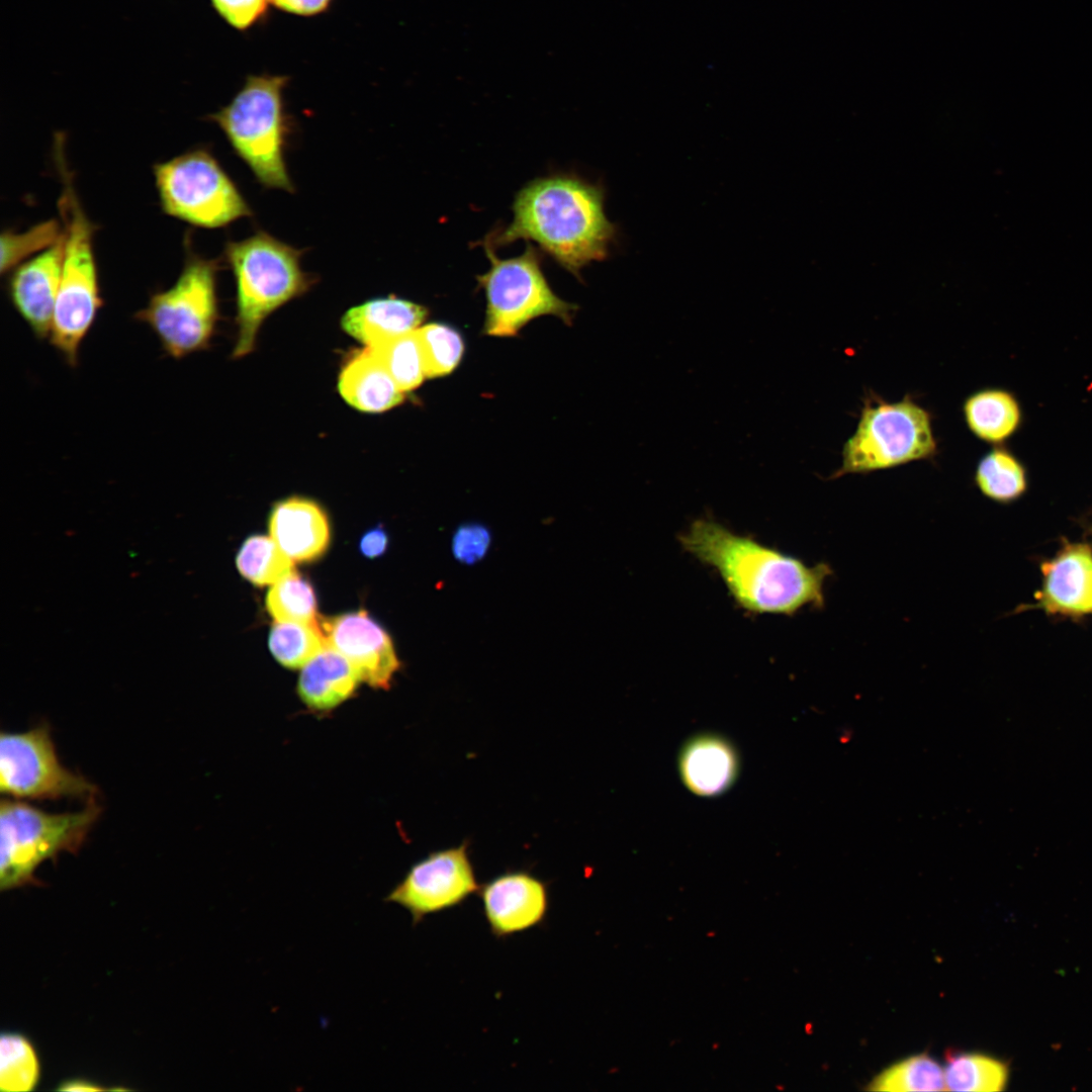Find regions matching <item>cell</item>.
<instances>
[{"label": "cell", "mask_w": 1092, "mask_h": 1092, "mask_svg": "<svg viewBox=\"0 0 1092 1092\" xmlns=\"http://www.w3.org/2000/svg\"><path fill=\"white\" fill-rule=\"evenodd\" d=\"M239 572L252 583L272 585L294 572V562L270 536L252 535L236 555Z\"/></svg>", "instance_id": "cell-25"}, {"label": "cell", "mask_w": 1092, "mask_h": 1092, "mask_svg": "<svg viewBox=\"0 0 1092 1092\" xmlns=\"http://www.w3.org/2000/svg\"><path fill=\"white\" fill-rule=\"evenodd\" d=\"M320 627L328 645L348 659L361 681L375 689L390 687L400 661L390 636L365 610L322 618Z\"/></svg>", "instance_id": "cell-13"}, {"label": "cell", "mask_w": 1092, "mask_h": 1092, "mask_svg": "<svg viewBox=\"0 0 1092 1092\" xmlns=\"http://www.w3.org/2000/svg\"><path fill=\"white\" fill-rule=\"evenodd\" d=\"M943 1070L946 1090L962 1092L1001 1091L1008 1074L1002 1062L976 1053H946Z\"/></svg>", "instance_id": "cell-24"}, {"label": "cell", "mask_w": 1092, "mask_h": 1092, "mask_svg": "<svg viewBox=\"0 0 1092 1092\" xmlns=\"http://www.w3.org/2000/svg\"><path fill=\"white\" fill-rule=\"evenodd\" d=\"M491 544L489 530L477 523L457 528L452 539L454 557L464 564H474L484 558Z\"/></svg>", "instance_id": "cell-33"}, {"label": "cell", "mask_w": 1092, "mask_h": 1092, "mask_svg": "<svg viewBox=\"0 0 1092 1092\" xmlns=\"http://www.w3.org/2000/svg\"><path fill=\"white\" fill-rule=\"evenodd\" d=\"M428 309L396 296L367 300L348 309L341 318L342 329L366 347L417 331Z\"/></svg>", "instance_id": "cell-18"}, {"label": "cell", "mask_w": 1092, "mask_h": 1092, "mask_svg": "<svg viewBox=\"0 0 1092 1092\" xmlns=\"http://www.w3.org/2000/svg\"><path fill=\"white\" fill-rule=\"evenodd\" d=\"M95 798L79 811L47 813L28 803L0 804V888L33 883L35 869L63 851L76 852L100 814Z\"/></svg>", "instance_id": "cell-7"}, {"label": "cell", "mask_w": 1092, "mask_h": 1092, "mask_svg": "<svg viewBox=\"0 0 1092 1092\" xmlns=\"http://www.w3.org/2000/svg\"><path fill=\"white\" fill-rule=\"evenodd\" d=\"M64 233L56 243L16 266L9 276V298L31 332L49 337L59 290Z\"/></svg>", "instance_id": "cell-15"}, {"label": "cell", "mask_w": 1092, "mask_h": 1092, "mask_svg": "<svg viewBox=\"0 0 1092 1092\" xmlns=\"http://www.w3.org/2000/svg\"><path fill=\"white\" fill-rule=\"evenodd\" d=\"M514 217L480 244L493 248L532 241L580 280V271L608 257L617 230L604 210V190L580 177L556 174L527 183L516 195Z\"/></svg>", "instance_id": "cell-2"}, {"label": "cell", "mask_w": 1092, "mask_h": 1092, "mask_svg": "<svg viewBox=\"0 0 1092 1092\" xmlns=\"http://www.w3.org/2000/svg\"><path fill=\"white\" fill-rule=\"evenodd\" d=\"M216 260L189 254L179 277L136 313L165 352L180 359L208 346L218 316Z\"/></svg>", "instance_id": "cell-9"}, {"label": "cell", "mask_w": 1092, "mask_h": 1092, "mask_svg": "<svg viewBox=\"0 0 1092 1092\" xmlns=\"http://www.w3.org/2000/svg\"><path fill=\"white\" fill-rule=\"evenodd\" d=\"M1040 606L1049 613L1080 616L1092 613V549L1067 544L1041 564Z\"/></svg>", "instance_id": "cell-17"}, {"label": "cell", "mask_w": 1092, "mask_h": 1092, "mask_svg": "<svg viewBox=\"0 0 1092 1092\" xmlns=\"http://www.w3.org/2000/svg\"><path fill=\"white\" fill-rule=\"evenodd\" d=\"M328 645L320 625L275 622L269 634V649L288 668L304 666Z\"/></svg>", "instance_id": "cell-27"}, {"label": "cell", "mask_w": 1092, "mask_h": 1092, "mask_svg": "<svg viewBox=\"0 0 1092 1092\" xmlns=\"http://www.w3.org/2000/svg\"><path fill=\"white\" fill-rule=\"evenodd\" d=\"M737 770L735 749L720 736L694 737L679 755L680 777L688 789L700 796L725 792L734 783Z\"/></svg>", "instance_id": "cell-20"}, {"label": "cell", "mask_w": 1092, "mask_h": 1092, "mask_svg": "<svg viewBox=\"0 0 1092 1092\" xmlns=\"http://www.w3.org/2000/svg\"><path fill=\"white\" fill-rule=\"evenodd\" d=\"M0 791L15 799L89 801L97 788L62 765L50 729L41 724L21 733L1 732Z\"/></svg>", "instance_id": "cell-11"}, {"label": "cell", "mask_w": 1092, "mask_h": 1092, "mask_svg": "<svg viewBox=\"0 0 1092 1092\" xmlns=\"http://www.w3.org/2000/svg\"><path fill=\"white\" fill-rule=\"evenodd\" d=\"M870 1091H944V1070L928 1054L910 1056L888 1067L869 1084Z\"/></svg>", "instance_id": "cell-26"}, {"label": "cell", "mask_w": 1092, "mask_h": 1092, "mask_svg": "<svg viewBox=\"0 0 1092 1092\" xmlns=\"http://www.w3.org/2000/svg\"><path fill=\"white\" fill-rule=\"evenodd\" d=\"M302 254L263 231L226 243L224 256L237 289L235 358L253 350L268 315L309 289L313 280L301 269Z\"/></svg>", "instance_id": "cell-3"}, {"label": "cell", "mask_w": 1092, "mask_h": 1092, "mask_svg": "<svg viewBox=\"0 0 1092 1092\" xmlns=\"http://www.w3.org/2000/svg\"><path fill=\"white\" fill-rule=\"evenodd\" d=\"M287 82L285 76H249L232 101L209 118L261 185L291 193L294 185L284 158L288 128L283 91Z\"/></svg>", "instance_id": "cell-4"}, {"label": "cell", "mask_w": 1092, "mask_h": 1092, "mask_svg": "<svg viewBox=\"0 0 1092 1092\" xmlns=\"http://www.w3.org/2000/svg\"><path fill=\"white\" fill-rule=\"evenodd\" d=\"M65 179L60 201L65 222L62 274L48 338L65 360L75 365L102 298L93 250L94 225Z\"/></svg>", "instance_id": "cell-6"}, {"label": "cell", "mask_w": 1092, "mask_h": 1092, "mask_svg": "<svg viewBox=\"0 0 1092 1092\" xmlns=\"http://www.w3.org/2000/svg\"><path fill=\"white\" fill-rule=\"evenodd\" d=\"M478 895L495 938H507L542 924L549 910L548 884L527 871L500 874L481 885Z\"/></svg>", "instance_id": "cell-14"}, {"label": "cell", "mask_w": 1092, "mask_h": 1092, "mask_svg": "<svg viewBox=\"0 0 1092 1092\" xmlns=\"http://www.w3.org/2000/svg\"><path fill=\"white\" fill-rule=\"evenodd\" d=\"M1 1091H30L38 1080V1063L30 1043L17 1033H3L0 1043Z\"/></svg>", "instance_id": "cell-31"}, {"label": "cell", "mask_w": 1092, "mask_h": 1092, "mask_svg": "<svg viewBox=\"0 0 1092 1092\" xmlns=\"http://www.w3.org/2000/svg\"><path fill=\"white\" fill-rule=\"evenodd\" d=\"M301 668L298 696L315 711L336 708L355 693L361 681L348 659L329 645Z\"/></svg>", "instance_id": "cell-21"}, {"label": "cell", "mask_w": 1092, "mask_h": 1092, "mask_svg": "<svg viewBox=\"0 0 1092 1092\" xmlns=\"http://www.w3.org/2000/svg\"><path fill=\"white\" fill-rule=\"evenodd\" d=\"M62 233L56 220L38 223L22 233L3 232L1 234V273L11 272L16 266L31 258V255L34 256L52 246Z\"/></svg>", "instance_id": "cell-32"}, {"label": "cell", "mask_w": 1092, "mask_h": 1092, "mask_svg": "<svg viewBox=\"0 0 1092 1092\" xmlns=\"http://www.w3.org/2000/svg\"><path fill=\"white\" fill-rule=\"evenodd\" d=\"M963 413L969 430L992 445H1002L1022 423L1018 399L1004 388H983L973 392L965 399Z\"/></svg>", "instance_id": "cell-22"}, {"label": "cell", "mask_w": 1092, "mask_h": 1092, "mask_svg": "<svg viewBox=\"0 0 1092 1092\" xmlns=\"http://www.w3.org/2000/svg\"><path fill=\"white\" fill-rule=\"evenodd\" d=\"M388 547V535L382 526L366 531L360 541L359 550L366 558H376L385 553Z\"/></svg>", "instance_id": "cell-36"}, {"label": "cell", "mask_w": 1092, "mask_h": 1092, "mask_svg": "<svg viewBox=\"0 0 1092 1092\" xmlns=\"http://www.w3.org/2000/svg\"><path fill=\"white\" fill-rule=\"evenodd\" d=\"M679 543L719 574L736 606L747 614L792 617L806 607H825L824 586L833 574L827 562L808 565L710 518L695 520L679 535Z\"/></svg>", "instance_id": "cell-1"}, {"label": "cell", "mask_w": 1092, "mask_h": 1092, "mask_svg": "<svg viewBox=\"0 0 1092 1092\" xmlns=\"http://www.w3.org/2000/svg\"><path fill=\"white\" fill-rule=\"evenodd\" d=\"M371 348L405 393L418 388L427 378L416 331L387 339Z\"/></svg>", "instance_id": "cell-29"}, {"label": "cell", "mask_w": 1092, "mask_h": 1092, "mask_svg": "<svg viewBox=\"0 0 1092 1092\" xmlns=\"http://www.w3.org/2000/svg\"><path fill=\"white\" fill-rule=\"evenodd\" d=\"M333 0H270L278 9L299 16H313L326 11Z\"/></svg>", "instance_id": "cell-35"}, {"label": "cell", "mask_w": 1092, "mask_h": 1092, "mask_svg": "<svg viewBox=\"0 0 1092 1092\" xmlns=\"http://www.w3.org/2000/svg\"><path fill=\"white\" fill-rule=\"evenodd\" d=\"M268 528L270 536L293 561H314L324 555L331 541L325 510L303 496L276 503L269 514Z\"/></svg>", "instance_id": "cell-16"}, {"label": "cell", "mask_w": 1092, "mask_h": 1092, "mask_svg": "<svg viewBox=\"0 0 1092 1092\" xmlns=\"http://www.w3.org/2000/svg\"><path fill=\"white\" fill-rule=\"evenodd\" d=\"M154 177L163 211L192 225L217 229L252 215L236 184L205 149L156 164Z\"/></svg>", "instance_id": "cell-10"}, {"label": "cell", "mask_w": 1092, "mask_h": 1092, "mask_svg": "<svg viewBox=\"0 0 1092 1092\" xmlns=\"http://www.w3.org/2000/svg\"><path fill=\"white\" fill-rule=\"evenodd\" d=\"M974 481L983 495L1000 504L1018 499L1027 488L1023 464L1002 445H996L981 457L975 470Z\"/></svg>", "instance_id": "cell-23"}, {"label": "cell", "mask_w": 1092, "mask_h": 1092, "mask_svg": "<svg viewBox=\"0 0 1092 1092\" xmlns=\"http://www.w3.org/2000/svg\"><path fill=\"white\" fill-rule=\"evenodd\" d=\"M59 1090H61V1091H96V1090H103V1088L98 1087L97 1085H95L93 1083H90V1082H87V1081L72 1080V1081H68V1082L63 1083L61 1085V1087L59 1088Z\"/></svg>", "instance_id": "cell-37"}, {"label": "cell", "mask_w": 1092, "mask_h": 1092, "mask_svg": "<svg viewBox=\"0 0 1092 1092\" xmlns=\"http://www.w3.org/2000/svg\"><path fill=\"white\" fill-rule=\"evenodd\" d=\"M490 262L484 274L476 276L486 298L483 333L493 337H514L530 321L554 315L571 325L576 305L558 297L541 268V254L531 244L517 257L500 259L495 250L481 244Z\"/></svg>", "instance_id": "cell-8"}, {"label": "cell", "mask_w": 1092, "mask_h": 1092, "mask_svg": "<svg viewBox=\"0 0 1092 1092\" xmlns=\"http://www.w3.org/2000/svg\"><path fill=\"white\" fill-rule=\"evenodd\" d=\"M468 846L464 841L419 860L385 901L406 909L414 925L429 915L462 905L480 889Z\"/></svg>", "instance_id": "cell-12"}, {"label": "cell", "mask_w": 1092, "mask_h": 1092, "mask_svg": "<svg viewBox=\"0 0 1092 1092\" xmlns=\"http://www.w3.org/2000/svg\"><path fill=\"white\" fill-rule=\"evenodd\" d=\"M936 454L929 411L910 395L888 402L873 394L863 400L855 432L843 445L841 466L831 478L890 469Z\"/></svg>", "instance_id": "cell-5"}, {"label": "cell", "mask_w": 1092, "mask_h": 1092, "mask_svg": "<svg viewBox=\"0 0 1092 1092\" xmlns=\"http://www.w3.org/2000/svg\"><path fill=\"white\" fill-rule=\"evenodd\" d=\"M266 609L277 622L320 625L313 587L295 571L271 585Z\"/></svg>", "instance_id": "cell-28"}, {"label": "cell", "mask_w": 1092, "mask_h": 1092, "mask_svg": "<svg viewBox=\"0 0 1092 1092\" xmlns=\"http://www.w3.org/2000/svg\"><path fill=\"white\" fill-rule=\"evenodd\" d=\"M417 337L423 354L427 378L451 373L459 365L464 342L458 331L440 323L420 327Z\"/></svg>", "instance_id": "cell-30"}, {"label": "cell", "mask_w": 1092, "mask_h": 1092, "mask_svg": "<svg viewBox=\"0 0 1092 1092\" xmlns=\"http://www.w3.org/2000/svg\"><path fill=\"white\" fill-rule=\"evenodd\" d=\"M270 0H210L213 9L231 26L245 30L267 11Z\"/></svg>", "instance_id": "cell-34"}, {"label": "cell", "mask_w": 1092, "mask_h": 1092, "mask_svg": "<svg viewBox=\"0 0 1092 1092\" xmlns=\"http://www.w3.org/2000/svg\"><path fill=\"white\" fill-rule=\"evenodd\" d=\"M338 389L349 405L364 413L388 411L405 396L372 348L366 346L351 355L342 367Z\"/></svg>", "instance_id": "cell-19"}]
</instances>
